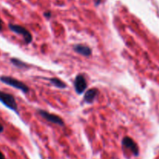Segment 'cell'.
I'll return each mask as SVG.
<instances>
[{"instance_id":"cell-9","label":"cell","mask_w":159,"mask_h":159,"mask_svg":"<svg viewBox=\"0 0 159 159\" xmlns=\"http://www.w3.org/2000/svg\"><path fill=\"white\" fill-rule=\"evenodd\" d=\"M49 82L52 84L53 85H54L55 87L58 89H65L67 88V85L61 79H57V78H50Z\"/></svg>"},{"instance_id":"cell-6","label":"cell","mask_w":159,"mask_h":159,"mask_svg":"<svg viewBox=\"0 0 159 159\" xmlns=\"http://www.w3.org/2000/svg\"><path fill=\"white\" fill-rule=\"evenodd\" d=\"M122 145L127 148L130 149V151L134 154V156L139 155V148H138V144L132 138H129V137L124 138V139L122 140Z\"/></svg>"},{"instance_id":"cell-4","label":"cell","mask_w":159,"mask_h":159,"mask_svg":"<svg viewBox=\"0 0 159 159\" xmlns=\"http://www.w3.org/2000/svg\"><path fill=\"white\" fill-rule=\"evenodd\" d=\"M38 113L43 118V119H45L47 121H48V122L57 124V125L61 126V127H63V126L65 125V122H64L63 119L61 118L60 116H57V115L52 114V113H48V112L45 111V110H39Z\"/></svg>"},{"instance_id":"cell-7","label":"cell","mask_w":159,"mask_h":159,"mask_svg":"<svg viewBox=\"0 0 159 159\" xmlns=\"http://www.w3.org/2000/svg\"><path fill=\"white\" fill-rule=\"evenodd\" d=\"M74 51L76 53L85 57H89L92 54V50L89 47L84 44H75L74 46Z\"/></svg>"},{"instance_id":"cell-14","label":"cell","mask_w":159,"mask_h":159,"mask_svg":"<svg viewBox=\"0 0 159 159\" xmlns=\"http://www.w3.org/2000/svg\"><path fill=\"white\" fill-rule=\"evenodd\" d=\"M3 130H4V127H3L2 124L1 123H0V134L2 133Z\"/></svg>"},{"instance_id":"cell-5","label":"cell","mask_w":159,"mask_h":159,"mask_svg":"<svg viewBox=\"0 0 159 159\" xmlns=\"http://www.w3.org/2000/svg\"><path fill=\"white\" fill-rule=\"evenodd\" d=\"M74 87L76 93L79 95L82 94L87 88V82L85 76L82 74L78 75L75 79Z\"/></svg>"},{"instance_id":"cell-13","label":"cell","mask_w":159,"mask_h":159,"mask_svg":"<svg viewBox=\"0 0 159 159\" xmlns=\"http://www.w3.org/2000/svg\"><path fill=\"white\" fill-rule=\"evenodd\" d=\"M2 28H3V22L2 20H1V18H0V32L2 30Z\"/></svg>"},{"instance_id":"cell-3","label":"cell","mask_w":159,"mask_h":159,"mask_svg":"<svg viewBox=\"0 0 159 159\" xmlns=\"http://www.w3.org/2000/svg\"><path fill=\"white\" fill-rule=\"evenodd\" d=\"M9 28L12 32L15 33V34H19V35H21L22 37L24 39V41L26 44H29L32 42L33 40V36L30 34L28 30H26V28L23 27V26H20V25H16V24H9Z\"/></svg>"},{"instance_id":"cell-12","label":"cell","mask_w":159,"mask_h":159,"mask_svg":"<svg viewBox=\"0 0 159 159\" xmlns=\"http://www.w3.org/2000/svg\"><path fill=\"white\" fill-rule=\"evenodd\" d=\"M102 0H94L95 5H96V6H98V5H99L101 2H102Z\"/></svg>"},{"instance_id":"cell-8","label":"cell","mask_w":159,"mask_h":159,"mask_svg":"<svg viewBox=\"0 0 159 159\" xmlns=\"http://www.w3.org/2000/svg\"><path fill=\"white\" fill-rule=\"evenodd\" d=\"M98 94H99L98 89H90L87 90L85 92V96H84V100L87 103H93Z\"/></svg>"},{"instance_id":"cell-2","label":"cell","mask_w":159,"mask_h":159,"mask_svg":"<svg viewBox=\"0 0 159 159\" xmlns=\"http://www.w3.org/2000/svg\"><path fill=\"white\" fill-rule=\"evenodd\" d=\"M0 102L3 105L6 106L7 108L10 109L11 110H12L15 113H16L17 114H19L18 106H17L15 97L12 95L5 93V92L0 91Z\"/></svg>"},{"instance_id":"cell-11","label":"cell","mask_w":159,"mask_h":159,"mask_svg":"<svg viewBox=\"0 0 159 159\" xmlns=\"http://www.w3.org/2000/svg\"><path fill=\"white\" fill-rule=\"evenodd\" d=\"M43 15H44V16L47 17V18H51V12H50V11H48V12H45L44 13H43Z\"/></svg>"},{"instance_id":"cell-10","label":"cell","mask_w":159,"mask_h":159,"mask_svg":"<svg viewBox=\"0 0 159 159\" xmlns=\"http://www.w3.org/2000/svg\"><path fill=\"white\" fill-rule=\"evenodd\" d=\"M10 62L14 65V66L16 67V68H22V69H24V68H28V65H26L25 62L22 61L20 60V59L15 58V57H12V58L10 59Z\"/></svg>"},{"instance_id":"cell-15","label":"cell","mask_w":159,"mask_h":159,"mask_svg":"<svg viewBox=\"0 0 159 159\" xmlns=\"http://www.w3.org/2000/svg\"><path fill=\"white\" fill-rule=\"evenodd\" d=\"M0 159H6V158H5V156H4V155L2 153L1 151H0Z\"/></svg>"},{"instance_id":"cell-1","label":"cell","mask_w":159,"mask_h":159,"mask_svg":"<svg viewBox=\"0 0 159 159\" xmlns=\"http://www.w3.org/2000/svg\"><path fill=\"white\" fill-rule=\"evenodd\" d=\"M0 81L2 83L6 84V85L13 87V88L21 90L24 93H27L30 90L29 87L26 84L23 83L21 81L18 80V79H15V78L11 77V76H0Z\"/></svg>"}]
</instances>
